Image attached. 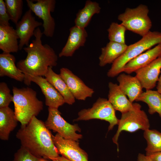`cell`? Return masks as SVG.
<instances>
[{"label":"cell","instance_id":"obj_1","mask_svg":"<svg viewBox=\"0 0 161 161\" xmlns=\"http://www.w3.org/2000/svg\"><path fill=\"white\" fill-rule=\"evenodd\" d=\"M43 34L39 27L36 29L35 39L23 48L27 53L26 57L19 61L16 64L24 74V82L27 86L31 85L33 77L45 76L49 67L57 64L58 57L54 49L49 45L42 43Z\"/></svg>","mask_w":161,"mask_h":161},{"label":"cell","instance_id":"obj_2","mask_svg":"<svg viewBox=\"0 0 161 161\" xmlns=\"http://www.w3.org/2000/svg\"><path fill=\"white\" fill-rule=\"evenodd\" d=\"M49 130L45 123L34 116L27 125L21 126L16 136L21 146L32 155L52 160L59 156Z\"/></svg>","mask_w":161,"mask_h":161},{"label":"cell","instance_id":"obj_3","mask_svg":"<svg viewBox=\"0 0 161 161\" xmlns=\"http://www.w3.org/2000/svg\"><path fill=\"white\" fill-rule=\"evenodd\" d=\"M12 91L16 117L21 126H26L43 110V103L37 97L36 92L30 87L20 89L14 86Z\"/></svg>","mask_w":161,"mask_h":161},{"label":"cell","instance_id":"obj_4","mask_svg":"<svg viewBox=\"0 0 161 161\" xmlns=\"http://www.w3.org/2000/svg\"><path fill=\"white\" fill-rule=\"evenodd\" d=\"M161 43V32L149 31L135 43L128 46L124 53L112 64L107 75L114 77L123 72L125 65L129 61L151 48Z\"/></svg>","mask_w":161,"mask_h":161},{"label":"cell","instance_id":"obj_5","mask_svg":"<svg viewBox=\"0 0 161 161\" xmlns=\"http://www.w3.org/2000/svg\"><path fill=\"white\" fill-rule=\"evenodd\" d=\"M148 7L141 4L134 8H126L124 12L120 14L118 19L129 30L142 37L150 31L152 24L148 16Z\"/></svg>","mask_w":161,"mask_h":161},{"label":"cell","instance_id":"obj_6","mask_svg":"<svg viewBox=\"0 0 161 161\" xmlns=\"http://www.w3.org/2000/svg\"><path fill=\"white\" fill-rule=\"evenodd\" d=\"M141 106L137 103H133V108L128 111L122 113L119 120L117 131L112 138L118 150V140L120 133L123 131L130 132L139 129L145 131L149 129L150 124L148 117Z\"/></svg>","mask_w":161,"mask_h":161},{"label":"cell","instance_id":"obj_7","mask_svg":"<svg viewBox=\"0 0 161 161\" xmlns=\"http://www.w3.org/2000/svg\"><path fill=\"white\" fill-rule=\"evenodd\" d=\"M78 116L74 121L98 119L107 121L109 124V131L118 124L119 121L116 115L115 110L108 99L100 97L92 107L80 111L78 113Z\"/></svg>","mask_w":161,"mask_h":161},{"label":"cell","instance_id":"obj_8","mask_svg":"<svg viewBox=\"0 0 161 161\" xmlns=\"http://www.w3.org/2000/svg\"><path fill=\"white\" fill-rule=\"evenodd\" d=\"M48 115L45 123L49 129L56 132L64 138L77 141L82 137L78 134L81 129L77 124H71L66 121L61 116L58 109L48 107Z\"/></svg>","mask_w":161,"mask_h":161},{"label":"cell","instance_id":"obj_9","mask_svg":"<svg viewBox=\"0 0 161 161\" xmlns=\"http://www.w3.org/2000/svg\"><path fill=\"white\" fill-rule=\"evenodd\" d=\"M28 7L35 15L43 21V34L48 37H52L55 32V24L51 13L54 11L56 1L55 0H27Z\"/></svg>","mask_w":161,"mask_h":161},{"label":"cell","instance_id":"obj_10","mask_svg":"<svg viewBox=\"0 0 161 161\" xmlns=\"http://www.w3.org/2000/svg\"><path fill=\"white\" fill-rule=\"evenodd\" d=\"M52 137L59 154L70 161H88L87 153L80 147L78 141L65 139L57 133Z\"/></svg>","mask_w":161,"mask_h":161},{"label":"cell","instance_id":"obj_11","mask_svg":"<svg viewBox=\"0 0 161 161\" xmlns=\"http://www.w3.org/2000/svg\"><path fill=\"white\" fill-rule=\"evenodd\" d=\"M60 75L75 99L85 100L87 98L92 96L94 93V89L87 86L68 69L61 68Z\"/></svg>","mask_w":161,"mask_h":161},{"label":"cell","instance_id":"obj_12","mask_svg":"<svg viewBox=\"0 0 161 161\" xmlns=\"http://www.w3.org/2000/svg\"><path fill=\"white\" fill-rule=\"evenodd\" d=\"M30 9L27 11L16 25L15 30L19 39V50L23 48L24 46L29 45L30 40L34 35L36 29L42 26L43 23L36 21Z\"/></svg>","mask_w":161,"mask_h":161},{"label":"cell","instance_id":"obj_13","mask_svg":"<svg viewBox=\"0 0 161 161\" xmlns=\"http://www.w3.org/2000/svg\"><path fill=\"white\" fill-rule=\"evenodd\" d=\"M161 69V56L147 66L137 70L135 76L143 88L151 90L156 86Z\"/></svg>","mask_w":161,"mask_h":161},{"label":"cell","instance_id":"obj_14","mask_svg":"<svg viewBox=\"0 0 161 161\" xmlns=\"http://www.w3.org/2000/svg\"><path fill=\"white\" fill-rule=\"evenodd\" d=\"M69 34L67 42L59 54V57H69L80 47L84 46L88 37L85 29L75 25L69 29Z\"/></svg>","mask_w":161,"mask_h":161},{"label":"cell","instance_id":"obj_15","mask_svg":"<svg viewBox=\"0 0 161 161\" xmlns=\"http://www.w3.org/2000/svg\"><path fill=\"white\" fill-rule=\"evenodd\" d=\"M31 81L37 84L45 98V104L48 107L58 109L63 105L64 100L55 88L45 78L42 76L33 77Z\"/></svg>","mask_w":161,"mask_h":161},{"label":"cell","instance_id":"obj_16","mask_svg":"<svg viewBox=\"0 0 161 161\" xmlns=\"http://www.w3.org/2000/svg\"><path fill=\"white\" fill-rule=\"evenodd\" d=\"M161 56V43L143 53L128 62L124 66L123 72L128 74L135 72Z\"/></svg>","mask_w":161,"mask_h":161},{"label":"cell","instance_id":"obj_17","mask_svg":"<svg viewBox=\"0 0 161 161\" xmlns=\"http://www.w3.org/2000/svg\"><path fill=\"white\" fill-rule=\"evenodd\" d=\"M117 80L120 89L132 103L143 92V88L135 76L122 73L118 76Z\"/></svg>","mask_w":161,"mask_h":161},{"label":"cell","instance_id":"obj_18","mask_svg":"<svg viewBox=\"0 0 161 161\" xmlns=\"http://www.w3.org/2000/svg\"><path fill=\"white\" fill-rule=\"evenodd\" d=\"M108 100L115 110L123 113L133 108V103L128 99L118 85L110 82L108 83Z\"/></svg>","mask_w":161,"mask_h":161},{"label":"cell","instance_id":"obj_19","mask_svg":"<svg viewBox=\"0 0 161 161\" xmlns=\"http://www.w3.org/2000/svg\"><path fill=\"white\" fill-rule=\"evenodd\" d=\"M16 59L10 53L3 52L0 54V76H7L22 82L24 79V73L15 64Z\"/></svg>","mask_w":161,"mask_h":161},{"label":"cell","instance_id":"obj_20","mask_svg":"<svg viewBox=\"0 0 161 161\" xmlns=\"http://www.w3.org/2000/svg\"><path fill=\"white\" fill-rule=\"evenodd\" d=\"M16 30L10 25H0V49L3 52H17L19 50Z\"/></svg>","mask_w":161,"mask_h":161},{"label":"cell","instance_id":"obj_21","mask_svg":"<svg viewBox=\"0 0 161 161\" xmlns=\"http://www.w3.org/2000/svg\"><path fill=\"white\" fill-rule=\"evenodd\" d=\"M127 47L126 44L109 41L101 49V53L99 57V66L102 67L112 64L124 53Z\"/></svg>","mask_w":161,"mask_h":161},{"label":"cell","instance_id":"obj_22","mask_svg":"<svg viewBox=\"0 0 161 161\" xmlns=\"http://www.w3.org/2000/svg\"><path fill=\"white\" fill-rule=\"evenodd\" d=\"M18 120L14 111L9 106L0 108V139L7 140L10 134L17 126Z\"/></svg>","mask_w":161,"mask_h":161},{"label":"cell","instance_id":"obj_23","mask_svg":"<svg viewBox=\"0 0 161 161\" xmlns=\"http://www.w3.org/2000/svg\"><path fill=\"white\" fill-rule=\"evenodd\" d=\"M45 77L63 97L65 103L70 105L74 103L75 99L60 74L56 73L52 70V67H49Z\"/></svg>","mask_w":161,"mask_h":161},{"label":"cell","instance_id":"obj_24","mask_svg":"<svg viewBox=\"0 0 161 161\" xmlns=\"http://www.w3.org/2000/svg\"><path fill=\"white\" fill-rule=\"evenodd\" d=\"M101 9L98 3L90 0H87L84 7L76 14L75 20V25L85 29L89 24L93 16L99 13Z\"/></svg>","mask_w":161,"mask_h":161},{"label":"cell","instance_id":"obj_25","mask_svg":"<svg viewBox=\"0 0 161 161\" xmlns=\"http://www.w3.org/2000/svg\"><path fill=\"white\" fill-rule=\"evenodd\" d=\"M146 103L149 109V114L158 113L161 118V94L157 90H146L135 100Z\"/></svg>","mask_w":161,"mask_h":161},{"label":"cell","instance_id":"obj_26","mask_svg":"<svg viewBox=\"0 0 161 161\" xmlns=\"http://www.w3.org/2000/svg\"><path fill=\"white\" fill-rule=\"evenodd\" d=\"M143 136L147 142L146 153L161 152V133L149 129L144 131Z\"/></svg>","mask_w":161,"mask_h":161},{"label":"cell","instance_id":"obj_27","mask_svg":"<svg viewBox=\"0 0 161 161\" xmlns=\"http://www.w3.org/2000/svg\"><path fill=\"white\" fill-rule=\"evenodd\" d=\"M6 7L10 20L16 24L21 18L23 11L22 0H5Z\"/></svg>","mask_w":161,"mask_h":161},{"label":"cell","instance_id":"obj_28","mask_svg":"<svg viewBox=\"0 0 161 161\" xmlns=\"http://www.w3.org/2000/svg\"><path fill=\"white\" fill-rule=\"evenodd\" d=\"M126 30L125 27L121 24L112 23L107 29L109 41L126 44L125 33Z\"/></svg>","mask_w":161,"mask_h":161},{"label":"cell","instance_id":"obj_29","mask_svg":"<svg viewBox=\"0 0 161 161\" xmlns=\"http://www.w3.org/2000/svg\"><path fill=\"white\" fill-rule=\"evenodd\" d=\"M13 96L10 93V90L4 82L0 83V108L9 106L13 101Z\"/></svg>","mask_w":161,"mask_h":161},{"label":"cell","instance_id":"obj_30","mask_svg":"<svg viewBox=\"0 0 161 161\" xmlns=\"http://www.w3.org/2000/svg\"><path fill=\"white\" fill-rule=\"evenodd\" d=\"M40 158L32 155L21 146L15 153L13 161H38Z\"/></svg>","mask_w":161,"mask_h":161},{"label":"cell","instance_id":"obj_31","mask_svg":"<svg viewBox=\"0 0 161 161\" xmlns=\"http://www.w3.org/2000/svg\"><path fill=\"white\" fill-rule=\"evenodd\" d=\"M10 18L4 1L0 0V25H10Z\"/></svg>","mask_w":161,"mask_h":161},{"label":"cell","instance_id":"obj_32","mask_svg":"<svg viewBox=\"0 0 161 161\" xmlns=\"http://www.w3.org/2000/svg\"><path fill=\"white\" fill-rule=\"evenodd\" d=\"M152 161H161V152H157L152 153H146Z\"/></svg>","mask_w":161,"mask_h":161},{"label":"cell","instance_id":"obj_33","mask_svg":"<svg viewBox=\"0 0 161 161\" xmlns=\"http://www.w3.org/2000/svg\"><path fill=\"white\" fill-rule=\"evenodd\" d=\"M137 161H152L148 156L141 153H139L138 155Z\"/></svg>","mask_w":161,"mask_h":161},{"label":"cell","instance_id":"obj_34","mask_svg":"<svg viewBox=\"0 0 161 161\" xmlns=\"http://www.w3.org/2000/svg\"><path fill=\"white\" fill-rule=\"evenodd\" d=\"M157 91L161 94V75L159 77L157 86Z\"/></svg>","mask_w":161,"mask_h":161},{"label":"cell","instance_id":"obj_35","mask_svg":"<svg viewBox=\"0 0 161 161\" xmlns=\"http://www.w3.org/2000/svg\"><path fill=\"white\" fill-rule=\"evenodd\" d=\"M60 161H70L62 156H59L56 159Z\"/></svg>","mask_w":161,"mask_h":161},{"label":"cell","instance_id":"obj_36","mask_svg":"<svg viewBox=\"0 0 161 161\" xmlns=\"http://www.w3.org/2000/svg\"><path fill=\"white\" fill-rule=\"evenodd\" d=\"M48 160L43 158H40L38 161H48Z\"/></svg>","mask_w":161,"mask_h":161},{"label":"cell","instance_id":"obj_37","mask_svg":"<svg viewBox=\"0 0 161 161\" xmlns=\"http://www.w3.org/2000/svg\"><path fill=\"white\" fill-rule=\"evenodd\" d=\"M52 161H60L56 159H53L51 160Z\"/></svg>","mask_w":161,"mask_h":161}]
</instances>
